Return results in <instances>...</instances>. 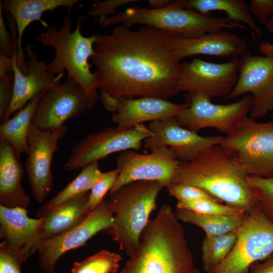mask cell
<instances>
[{
  "instance_id": "obj_1",
  "label": "cell",
  "mask_w": 273,
  "mask_h": 273,
  "mask_svg": "<svg viewBox=\"0 0 273 273\" xmlns=\"http://www.w3.org/2000/svg\"><path fill=\"white\" fill-rule=\"evenodd\" d=\"M130 27L121 24L110 34H98L90 58L97 89L121 99L177 95L181 63L173 51V35L148 26Z\"/></svg>"
},
{
  "instance_id": "obj_2",
  "label": "cell",
  "mask_w": 273,
  "mask_h": 273,
  "mask_svg": "<svg viewBox=\"0 0 273 273\" xmlns=\"http://www.w3.org/2000/svg\"><path fill=\"white\" fill-rule=\"evenodd\" d=\"M172 207L150 219L136 252L119 273H193L196 267L185 231Z\"/></svg>"
},
{
  "instance_id": "obj_3",
  "label": "cell",
  "mask_w": 273,
  "mask_h": 273,
  "mask_svg": "<svg viewBox=\"0 0 273 273\" xmlns=\"http://www.w3.org/2000/svg\"><path fill=\"white\" fill-rule=\"evenodd\" d=\"M248 175L235 157L220 145L212 146L189 162H181L171 182L190 185L207 191L221 203L246 213L256 200Z\"/></svg>"
},
{
  "instance_id": "obj_4",
  "label": "cell",
  "mask_w": 273,
  "mask_h": 273,
  "mask_svg": "<svg viewBox=\"0 0 273 273\" xmlns=\"http://www.w3.org/2000/svg\"><path fill=\"white\" fill-rule=\"evenodd\" d=\"M83 15L79 17L75 29L68 15L63 19L60 29L55 26L46 27V31L39 34L37 40L43 46L52 47L55 51L52 61L47 64L48 73L63 76L65 70L67 76L73 78L83 90L92 109L100 99L97 93L98 75L92 72L88 59L94 55V47L98 34L86 37L81 33Z\"/></svg>"
},
{
  "instance_id": "obj_5",
  "label": "cell",
  "mask_w": 273,
  "mask_h": 273,
  "mask_svg": "<svg viewBox=\"0 0 273 273\" xmlns=\"http://www.w3.org/2000/svg\"><path fill=\"white\" fill-rule=\"evenodd\" d=\"M165 187L159 181L139 180L109 194L113 222L104 232L129 257L138 250L141 235L157 207V196Z\"/></svg>"
},
{
  "instance_id": "obj_6",
  "label": "cell",
  "mask_w": 273,
  "mask_h": 273,
  "mask_svg": "<svg viewBox=\"0 0 273 273\" xmlns=\"http://www.w3.org/2000/svg\"><path fill=\"white\" fill-rule=\"evenodd\" d=\"M97 21L103 27L118 24L130 27L140 24L186 38L197 37L224 29H248L245 25L234 22L227 17H212L186 9L183 0L174 1L168 6L160 9L143 8L133 5L124 12Z\"/></svg>"
},
{
  "instance_id": "obj_7",
  "label": "cell",
  "mask_w": 273,
  "mask_h": 273,
  "mask_svg": "<svg viewBox=\"0 0 273 273\" xmlns=\"http://www.w3.org/2000/svg\"><path fill=\"white\" fill-rule=\"evenodd\" d=\"M220 145L248 175L273 177V120L259 123L247 117L226 134Z\"/></svg>"
},
{
  "instance_id": "obj_8",
  "label": "cell",
  "mask_w": 273,
  "mask_h": 273,
  "mask_svg": "<svg viewBox=\"0 0 273 273\" xmlns=\"http://www.w3.org/2000/svg\"><path fill=\"white\" fill-rule=\"evenodd\" d=\"M236 243L226 258L207 273H247L255 262L273 254V222L256 206L237 229Z\"/></svg>"
},
{
  "instance_id": "obj_9",
  "label": "cell",
  "mask_w": 273,
  "mask_h": 273,
  "mask_svg": "<svg viewBox=\"0 0 273 273\" xmlns=\"http://www.w3.org/2000/svg\"><path fill=\"white\" fill-rule=\"evenodd\" d=\"M152 134L143 124L126 129L106 127L90 132L72 147L64 168L67 171L82 169L116 152L140 150L144 141Z\"/></svg>"
},
{
  "instance_id": "obj_10",
  "label": "cell",
  "mask_w": 273,
  "mask_h": 273,
  "mask_svg": "<svg viewBox=\"0 0 273 273\" xmlns=\"http://www.w3.org/2000/svg\"><path fill=\"white\" fill-rule=\"evenodd\" d=\"M189 106L175 117L181 126L198 132L208 127L226 134L248 117L252 106L251 95L226 105H217L211 98L202 94L188 95Z\"/></svg>"
},
{
  "instance_id": "obj_11",
  "label": "cell",
  "mask_w": 273,
  "mask_h": 273,
  "mask_svg": "<svg viewBox=\"0 0 273 273\" xmlns=\"http://www.w3.org/2000/svg\"><path fill=\"white\" fill-rule=\"evenodd\" d=\"M240 59L216 63L195 59L181 63L177 80L179 92L188 95L202 94L210 97H227L238 79Z\"/></svg>"
},
{
  "instance_id": "obj_12",
  "label": "cell",
  "mask_w": 273,
  "mask_h": 273,
  "mask_svg": "<svg viewBox=\"0 0 273 273\" xmlns=\"http://www.w3.org/2000/svg\"><path fill=\"white\" fill-rule=\"evenodd\" d=\"M113 222V214L107 200L104 199L77 225L39 244L37 252L40 268L46 273H54L55 264L62 255L84 246L98 233L110 227Z\"/></svg>"
},
{
  "instance_id": "obj_13",
  "label": "cell",
  "mask_w": 273,
  "mask_h": 273,
  "mask_svg": "<svg viewBox=\"0 0 273 273\" xmlns=\"http://www.w3.org/2000/svg\"><path fill=\"white\" fill-rule=\"evenodd\" d=\"M181 162L167 147L155 148L147 154L133 150L121 152L116 158L119 173L109 194L126 184L139 180L159 181L166 186L171 183Z\"/></svg>"
},
{
  "instance_id": "obj_14",
  "label": "cell",
  "mask_w": 273,
  "mask_h": 273,
  "mask_svg": "<svg viewBox=\"0 0 273 273\" xmlns=\"http://www.w3.org/2000/svg\"><path fill=\"white\" fill-rule=\"evenodd\" d=\"M240 59L237 81L225 98H235L250 93L253 102L250 118L263 117L273 111V58L253 56L247 50Z\"/></svg>"
},
{
  "instance_id": "obj_15",
  "label": "cell",
  "mask_w": 273,
  "mask_h": 273,
  "mask_svg": "<svg viewBox=\"0 0 273 273\" xmlns=\"http://www.w3.org/2000/svg\"><path fill=\"white\" fill-rule=\"evenodd\" d=\"M87 109V101L82 88L67 76L59 87L42 93L32 123L41 130L54 131L63 127L67 120L81 115Z\"/></svg>"
},
{
  "instance_id": "obj_16",
  "label": "cell",
  "mask_w": 273,
  "mask_h": 273,
  "mask_svg": "<svg viewBox=\"0 0 273 273\" xmlns=\"http://www.w3.org/2000/svg\"><path fill=\"white\" fill-rule=\"evenodd\" d=\"M65 125L54 131L38 129L32 123L28 136L29 152L25 167L32 193L39 203L51 192L53 176L51 165L58 143L66 132Z\"/></svg>"
},
{
  "instance_id": "obj_17",
  "label": "cell",
  "mask_w": 273,
  "mask_h": 273,
  "mask_svg": "<svg viewBox=\"0 0 273 273\" xmlns=\"http://www.w3.org/2000/svg\"><path fill=\"white\" fill-rule=\"evenodd\" d=\"M151 136L143 142L149 150L170 148L181 162H189L209 148L219 145L223 136H202L179 125L175 117L150 122L148 126Z\"/></svg>"
},
{
  "instance_id": "obj_18",
  "label": "cell",
  "mask_w": 273,
  "mask_h": 273,
  "mask_svg": "<svg viewBox=\"0 0 273 273\" xmlns=\"http://www.w3.org/2000/svg\"><path fill=\"white\" fill-rule=\"evenodd\" d=\"M100 99L107 110L114 112L112 121L117 127L123 129L147 121L176 117L190 104L189 102L177 104L154 97L116 98L104 92H101Z\"/></svg>"
},
{
  "instance_id": "obj_19",
  "label": "cell",
  "mask_w": 273,
  "mask_h": 273,
  "mask_svg": "<svg viewBox=\"0 0 273 273\" xmlns=\"http://www.w3.org/2000/svg\"><path fill=\"white\" fill-rule=\"evenodd\" d=\"M26 61L27 73L24 74L19 68L17 57L14 60V86L12 101L8 112L1 124L9 119L15 112L23 108L37 95L50 89L59 87V80L63 77L54 76L47 70V64L43 60L37 59L36 52L31 44L26 46Z\"/></svg>"
},
{
  "instance_id": "obj_20",
  "label": "cell",
  "mask_w": 273,
  "mask_h": 273,
  "mask_svg": "<svg viewBox=\"0 0 273 273\" xmlns=\"http://www.w3.org/2000/svg\"><path fill=\"white\" fill-rule=\"evenodd\" d=\"M43 220L28 217L27 209L0 206L1 238L26 261L37 252L38 229Z\"/></svg>"
},
{
  "instance_id": "obj_21",
  "label": "cell",
  "mask_w": 273,
  "mask_h": 273,
  "mask_svg": "<svg viewBox=\"0 0 273 273\" xmlns=\"http://www.w3.org/2000/svg\"><path fill=\"white\" fill-rule=\"evenodd\" d=\"M172 47L179 60L196 55L238 57L247 50V44L243 38L223 30L194 38L173 35Z\"/></svg>"
},
{
  "instance_id": "obj_22",
  "label": "cell",
  "mask_w": 273,
  "mask_h": 273,
  "mask_svg": "<svg viewBox=\"0 0 273 273\" xmlns=\"http://www.w3.org/2000/svg\"><path fill=\"white\" fill-rule=\"evenodd\" d=\"M80 1L78 0H4L1 1L0 7L13 19L17 31V63L19 68L24 74L27 73L26 60L22 49V37L28 26L35 21H40L46 27L48 25L41 20L43 13L64 7L68 13Z\"/></svg>"
},
{
  "instance_id": "obj_23",
  "label": "cell",
  "mask_w": 273,
  "mask_h": 273,
  "mask_svg": "<svg viewBox=\"0 0 273 273\" xmlns=\"http://www.w3.org/2000/svg\"><path fill=\"white\" fill-rule=\"evenodd\" d=\"M24 174L23 165L12 146L0 139V206L27 209L30 198L21 184Z\"/></svg>"
},
{
  "instance_id": "obj_24",
  "label": "cell",
  "mask_w": 273,
  "mask_h": 273,
  "mask_svg": "<svg viewBox=\"0 0 273 273\" xmlns=\"http://www.w3.org/2000/svg\"><path fill=\"white\" fill-rule=\"evenodd\" d=\"M89 193L81 194L67 201L44 217L38 229L39 244L67 232L84 219L88 213L87 205Z\"/></svg>"
},
{
  "instance_id": "obj_25",
  "label": "cell",
  "mask_w": 273,
  "mask_h": 273,
  "mask_svg": "<svg viewBox=\"0 0 273 273\" xmlns=\"http://www.w3.org/2000/svg\"><path fill=\"white\" fill-rule=\"evenodd\" d=\"M43 93L29 102L14 116L1 124L0 139L12 146L19 159L22 154H28V133L37 104Z\"/></svg>"
},
{
  "instance_id": "obj_26",
  "label": "cell",
  "mask_w": 273,
  "mask_h": 273,
  "mask_svg": "<svg viewBox=\"0 0 273 273\" xmlns=\"http://www.w3.org/2000/svg\"><path fill=\"white\" fill-rule=\"evenodd\" d=\"M186 9L196 10L199 13L206 15L212 11H222L231 21L244 23L250 29L254 38L262 34L261 29L255 23L248 5L244 0H183Z\"/></svg>"
},
{
  "instance_id": "obj_27",
  "label": "cell",
  "mask_w": 273,
  "mask_h": 273,
  "mask_svg": "<svg viewBox=\"0 0 273 273\" xmlns=\"http://www.w3.org/2000/svg\"><path fill=\"white\" fill-rule=\"evenodd\" d=\"M98 162L82 168L79 174L64 189L42 205L36 214V218H44L63 203L81 194L90 192L101 172Z\"/></svg>"
},
{
  "instance_id": "obj_28",
  "label": "cell",
  "mask_w": 273,
  "mask_h": 273,
  "mask_svg": "<svg viewBox=\"0 0 273 273\" xmlns=\"http://www.w3.org/2000/svg\"><path fill=\"white\" fill-rule=\"evenodd\" d=\"M175 214L179 221L194 224L202 229L205 235L218 236L237 229L243 222L245 216L209 215L176 208Z\"/></svg>"
},
{
  "instance_id": "obj_29",
  "label": "cell",
  "mask_w": 273,
  "mask_h": 273,
  "mask_svg": "<svg viewBox=\"0 0 273 273\" xmlns=\"http://www.w3.org/2000/svg\"><path fill=\"white\" fill-rule=\"evenodd\" d=\"M237 230L218 236L205 235L201 247V259L206 273L215 268L228 256L237 240Z\"/></svg>"
},
{
  "instance_id": "obj_30",
  "label": "cell",
  "mask_w": 273,
  "mask_h": 273,
  "mask_svg": "<svg viewBox=\"0 0 273 273\" xmlns=\"http://www.w3.org/2000/svg\"><path fill=\"white\" fill-rule=\"evenodd\" d=\"M122 257L108 250H102L84 260L75 262L72 273H116Z\"/></svg>"
},
{
  "instance_id": "obj_31",
  "label": "cell",
  "mask_w": 273,
  "mask_h": 273,
  "mask_svg": "<svg viewBox=\"0 0 273 273\" xmlns=\"http://www.w3.org/2000/svg\"><path fill=\"white\" fill-rule=\"evenodd\" d=\"M247 181L256 200V206L273 222V177L248 175Z\"/></svg>"
},
{
  "instance_id": "obj_32",
  "label": "cell",
  "mask_w": 273,
  "mask_h": 273,
  "mask_svg": "<svg viewBox=\"0 0 273 273\" xmlns=\"http://www.w3.org/2000/svg\"><path fill=\"white\" fill-rule=\"evenodd\" d=\"M176 208L209 215L245 216L247 213L240 208L207 200L177 201Z\"/></svg>"
},
{
  "instance_id": "obj_33",
  "label": "cell",
  "mask_w": 273,
  "mask_h": 273,
  "mask_svg": "<svg viewBox=\"0 0 273 273\" xmlns=\"http://www.w3.org/2000/svg\"><path fill=\"white\" fill-rule=\"evenodd\" d=\"M119 173L117 168L106 172H101L90 191L87 211L93 210L104 199L106 194L111 189Z\"/></svg>"
},
{
  "instance_id": "obj_34",
  "label": "cell",
  "mask_w": 273,
  "mask_h": 273,
  "mask_svg": "<svg viewBox=\"0 0 273 273\" xmlns=\"http://www.w3.org/2000/svg\"><path fill=\"white\" fill-rule=\"evenodd\" d=\"M169 194L177 201L207 200L221 203L214 196L199 187L190 185L170 183L166 186Z\"/></svg>"
},
{
  "instance_id": "obj_35",
  "label": "cell",
  "mask_w": 273,
  "mask_h": 273,
  "mask_svg": "<svg viewBox=\"0 0 273 273\" xmlns=\"http://www.w3.org/2000/svg\"><path fill=\"white\" fill-rule=\"evenodd\" d=\"M2 10L0 7V54L13 57L17 53V28L13 18L7 14L12 34L8 32L3 18Z\"/></svg>"
},
{
  "instance_id": "obj_36",
  "label": "cell",
  "mask_w": 273,
  "mask_h": 273,
  "mask_svg": "<svg viewBox=\"0 0 273 273\" xmlns=\"http://www.w3.org/2000/svg\"><path fill=\"white\" fill-rule=\"evenodd\" d=\"M23 258L13 251L3 241L0 244V273H21V264Z\"/></svg>"
},
{
  "instance_id": "obj_37",
  "label": "cell",
  "mask_w": 273,
  "mask_h": 273,
  "mask_svg": "<svg viewBox=\"0 0 273 273\" xmlns=\"http://www.w3.org/2000/svg\"><path fill=\"white\" fill-rule=\"evenodd\" d=\"M135 0H106L96 1L91 6L86 14V17H93L95 18H101L108 15H115L117 9L124 5L137 2Z\"/></svg>"
},
{
  "instance_id": "obj_38",
  "label": "cell",
  "mask_w": 273,
  "mask_h": 273,
  "mask_svg": "<svg viewBox=\"0 0 273 273\" xmlns=\"http://www.w3.org/2000/svg\"><path fill=\"white\" fill-rule=\"evenodd\" d=\"M14 72L11 71L0 77V121L2 120L10 107L13 94Z\"/></svg>"
},
{
  "instance_id": "obj_39",
  "label": "cell",
  "mask_w": 273,
  "mask_h": 273,
  "mask_svg": "<svg viewBox=\"0 0 273 273\" xmlns=\"http://www.w3.org/2000/svg\"><path fill=\"white\" fill-rule=\"evenodd\" d=\"M248 6L253 17L262 24L273 16V0H251Z\"/></svg>"
},
{
  "instance_id": "obj_40",
  "label": "cell",
  "mask_w": 273,
  "mask_h": 273,
  "mask_svg": "<svg viewBox=\"0 0 273 273\" xmlns=\"http://www.w3.org/2000/svg\"><path fill=\"white\" fill-rule=\"evenodd\" d=\"M247 273H273V254L262 263L257 262L253 264Z\"/></svg>"
},
{
  "instance_id": "obj_41",
  "label": "cell",
  "mask_w": 273,
  "mask_h": 273,
  "mask_svg": "<svg viewBox=\"0 0 273 273\" xmlns=\"http://www.w3.org/2000/svg\"><path fill=\"white\" fill-rule=\"evenodd\" d=\"M16 57H17V53H15L13 57L0 54V77L6 75L13 70Z\"/></svg>"
},
{
  "instance_id": "obj_42",
  "label": "cell",
  "mask_w": 273,
  "mask_h": 273,
  "mask_svg": "<svg viewBox=\"0 0 273 273\" xmlns=\"http://www.w3.org/2000/svg\"><path fill=\"white\" fill-rule=\"evenodd\" d=\"M260 53L266 57L273 58V43L267 41H262L258 45Z\"/></svg>"
},
{
  "instance_id": "obj_43",
  "label": "cell",
  "mask_w": 273,
  "mask_h": 273,
  "mask_svg": "<svg viewBox=\"0 0 273 273\" xmlns=\"http://www.w3.org/2000/svg\"><path fill=\"white\" fill-rule=\"evenodd\" d=\"M174 1L171 0H149L148 8L150 9H160L165 8L171 4Z\"/></svg>"
},
{
  "instance_id": "obj_44",
  "label": "cell",
  "mask_w": 273,
  "mask_h": 273,
  "mask_svg": "<svg viewBox=\"0 0 273 273\" xmlns=\"http://www.w3.org/2000/svg\"><path fill=\"white\" fill-rule=\"evenodd\" d=\"M265 26L267 31L273 36V16L269 18Z\"/></svg>"
},
{
  "instance_id": "obj_45",
  "label": "cell",
  "mask_w": 273,
  "mask_h": 273,
  "mask_svg": "<svg viewBox=\"0 0 273 273\" xmlns=\"http://www.w3.org/2000/svg\"><path fill=\"white\" fill-rule=\"evenodd\" d=\"M193 273H200V270L198 268L196 267L195 269L193 272Z\"/></svg>"
}]
</instances>
